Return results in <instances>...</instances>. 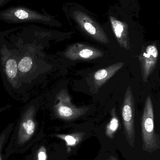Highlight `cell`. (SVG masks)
<instances>
[{
    "label": "cell",
    "mask_w": 160,
    "mask_h": 160,
    "mask_svg": "<svg viewBox=\"0 0 160 160\" xmlns=\"http://www.w3.org/2000/svg\"><path fill=\"white\" fill-rule=\"evenodd\" d=\"M18 58L17 49L8 48L4 46L0 48V67L2 70L4 79L11 88H20L21 79L19 74Z\"/></svg>",
    "instance_id": "cell-4"
},
{
    "label": "cell",
    "mask_w": 160,
    "mask_h": 160,
    "mask_svg": "<svg viewBox=\"0 0 160 160\" xmlns=\"http://www.w3.org/2000/svg\"><path fill=\"white\" fill-rule=\"evenodd\" d=\"M111 118L109 123L107 124L105 130V133L110 139H113L114 134L119 127V120L116 114L115 107L113 108L111 112Z\"/></svg>",
    "instance_id": "cell-12"
},
{
    "label": "cell",
    "mask_w": 160,
    "mask_h": 160,
    "mask_svg": "<svg viewBox=\"0 0 160 160\" xmlns=\"http://www.w3.org/2000/svg\"><path fill=\"white\" fill-rule=\"evenodd\" d=\"M134 98L130 86L128 87L122 107V116L126 138L129 144L133 147L135 138L134 118L135 115Z\"/></svg>",
    "instance_id": "cell-6"
},
{
    "label": "cell",
    "mask_w": 160,
    "mask_h": 160,
    "mask_svg": "<svg viewBox=\"0 0 160 160\" xmlns=\"http://www.w3.org/2000/svg\"><path fill=\"white\" fill-rule=\"evenodd\" d=\"M48 155H47V149L44 146L40 147L38 151L37 156V160H47Z\"/></svg>",
    "instance_id": "cell-14"
},
{
    "label": "cell",
    "mask_w": 160,
    "mask_h": 160,
    "mask_svg": "<svg viewBox=\"0 0 160 160\" xmlns=\"http://www.w3.org/2000/svg\"><path fill=\"white\" fill-rule=\"evenodd\" d=\"M142 148L152 152L160 148V142L155 133L153 103L150 96H148L142 117Z\"/></svg>",
    "instance_id": "cell-3"
},
{
    "label": "cell",
    "mask_w": 160,
    "mask_h": 160,
    "mask_svg": "<svg viewBox=\"0 0 160 160\" xmlns=\"http://www.w3.org/2000/svg\"><path fill=\"white\" fill-rule=\"evenodd\" d=\"M103 52L89 45L76 43L67 48L64 52L66 58L71 61H89L101 58Z\"/></svg>",
    "instance_id": "cell-8"
},
{
    "label": "cell",
    "mask_w": 160,
    "mask_h": 160,
    "mask_svg": "<svg viewBox=\"0 0 160 160\" xmlns=\"http://www.w3.org/2000/svg\"><path fill=\"white\" fill-rule=\"evenodd\" d=\"M107 160H118L114 156H111V157H109L108 158V159Z\"/></svg>",
    "instance_id": "cell-17"
},
{
    "label": "cell",
    "mask_w": 160,
    "mask_h": 160,
    "mask_svg": "<svg viewBox=\"0 0 160 160\" xmlns=\"http://www.w3.org/2000/svg\"><path fill=\"white\" fill-rule=\"evenodd\" d=\"M35 108L30 106L22 114L19 126L18 142L19 145H22L28 142L33 135L36 130Z\"/></svg>",
    "instance_id": "cell-9"
},
{
    "label": "cell",
    "mask_w": 160,
    "mask_h": 160,
    "mask_svg": "<svg viewBox=\"0 0 160 160\" xmlns=\"http://www.w3.org/2000/svg\"><path fill=\"white\" fill-rule=\"evenodd\" d=\"M84 135L83 132H77L71 134H58L57 137L66 142L68 147L78 145Z\"/></svg>",
    "instance_id": "cell-13"
},
{
    "label": "cell",
    "mask_w": 160,
    "mask_h": 160,
    "mask_svg": "<svg viewBox=\"0 0 160 160\" xmlns=\"http://www.w3.org/2000/svg\"><path fill=\"white\" fill-rule=\"evenodd\" d=\"M107 16L116 39L120 47L127 50L130 49L128 26L125 22L121 20L116 7H110Z\"/></svg>",
    "instance_id": "cell-7"
},
{
    "label": "cell",
    "mask_w": 160,
    "mask_h": 160,
    "mask_svg": "<svg viewBox=\"0 0 160 160\" xmlns=\"http://www.w3.org/2000/svg\"><path fill=\"white\" fill-rule=\"evenodd\" d=\"M67 19L94 40L102 43L110 42L107 34L95 15L77 3H65L62 8Z\"/></svg>",
    "instance_id": "cell-1"
},
{
    "label": "cell",
    "mask_w": 160,
    "mask_h": 160,
    "mask_svg": "<svg viewBox=\"0 0 160 160\" xmlns=\"http://www.w3.org/2000/svg\"><path fill=\"white\" fill-rule=\"evenodd\" d=\"M5 140V134H3L0 136V160H2L1 151H2V147Z\"/></svg>",
    "instance_id": "cell-15"
},
{
    "label": "cell",
    "mask_w": 160,
    "mask_h": 160,
    "mask_svg": "<svg viewBox=\"0 0 160 160\" xmlns=\"http://www.w3.org/2000/svg\"><path fill=\"white\" fill-rule=\"evenodd\" d=\"M0 20L9 23L39 22L49 26L61 27L55 17L43 9V13L24 6L10 7L0 11Z\"/></svg>",
    "instance_id": "cell-2"
},
{
    "label": "cell",
    "mask_w": 160,
    "mask_h": 160,
    "mask_svg": "<svg viewBox=\"0 0 160 160\" xmlns=\"http://www.w3.org/2000/svg\"><path fill=\"white\" fill-rule=\"evenodd\" d=\"M158 58V51L156 46L149 45L139 57L142 68V77L143 82L148 79L155 70Z\"/></svg>",
    "instance_id": "cell-10"
},
{
    "label": "cell",
    "mask_w": 160,
    "mask_h": 160,
    "mask_svg": "<svg viewBox=\"0 0 160 160\" xmlns=\"http://www.w3.org/2000/svg\"><path fill=\"white\" fill-rule=\"evenodd\" d=\"M57 103L53 106V111L57 117L66 120H72L84 114L88 107H78L71 102V98L66 89L60 90L56 96Z\"/></svg>",
    "instance_id": "cell-5"
},
{
    "label": "cell",
    "mask_w": 160,
    "mask_h": 160,
    "mask_svg": "<svg viewBox=\"0 0 160 160\" xmlns=\"http://www.w3.org/2000/svg\"><path fill=\"white\" fill-rule=\"evenodd\" d=\"M11 1L12 0H0V8L4 6L5 5L7 4Z\"/></svg>",
    "instance_id": "cell-16"
},
{
    "label": "cell",
    "mask_w": 160,
    "mask_h": 160,
    "mask_svg": "<svg viewBox=\"0 0 160 160\" xmlns=\"http://www.w3.org/2000/svg\"><path fill=\"white\" fill-rule=\"evenodd\" d=\"M124 64L125 63L123 62H118L95 72L93 77V82L95 86L100 88L103 85L124 66Z\"/></svg>",
    "instance_id": "cell-11"
},
{
    "label": "cell",
    "mask_w": 160,
    "mask_h": 160,
    "mask_svg": "<svg viewBox=\"0 0 160 160\" xmlns=\"http://www.w3.org/2000/svg\"><path fill=\"white\" fill-rule=\"evenodd\" d=\"M119 1H122V0H119Z\"/></svg>",
    "instance_id": "cell-18"
}]
</instances>
